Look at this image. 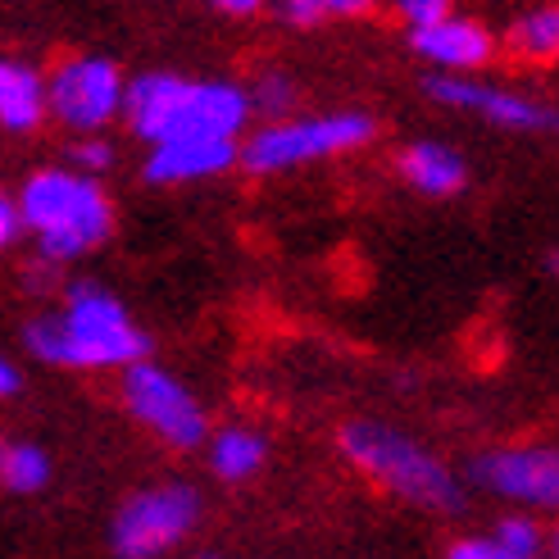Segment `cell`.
<instances>
[{
    "mask_svg": "<svg viewBox=\"0 0 559 559\" xmlns=\"http://www.w3.org/2000/svg\"><path fill=\"white\" fill-rule=\"evenodd\" d=\"M255 115L250 87L228 78H182L169 69H151L128 78L123 123L146 146L187 142V136H218L241 142V132Z\"/></svg>",
    "mask_w": 559,
    "mask_h": 559,
    "instance_id": "7a4b0ae2",
    "label": "cell"
},
{
    "mask_svg": "<svg viewBox=\"0 0 559 559\" xmlns=\"http://www.w3.org/2000/svg\"><path fill=\"white\" fill-rule=\"evenodd\" d=\"M337 441L359 478H369L386 496L405 500V506L432 510V514H455L464 506L460 478L409 432L378 424V418H350Z\"/></svg>",
    "mask_w": 559,
    "mask_h": 559,
    "instance_id": "277c9868",
    "label": "cell"
},
{
    "mask_svg": "<svg viewBox=\"0 0 559 559\" xmlns=\"http://www.w3.org/2000/svg\"><path fill=\"white\" fill-rule=\"evenodd\" d=\"M396 14L405 23V33H418V27H432V23H441L445 14H455V10L445 5V0H401Z\"/></svg>",
    "mask_w": 559,
    "mask_h": 559,
    "instance_id": "7402d4cb",
    "label": "cell"
},
{
    "mask_svg": "<svg viewBox=\"0 0 559 559\" xmlns=\"http://www.w3.org/2000/svg\"><path fill=\"white\" fill-rule=\"evenodd\" d=\"M250 105H255V115H264L269 123H287L292 105H296L292 78L287 73H260L255 87H250Z\"/></svg>",
    "mask_w": 559,
    "mask_h": 559,
    "instance_id": "ffe728a7",
    "label": "cell"
},
{
    "mask_svg": "<svg viewBox=\"0 0 559 559\" xmlns=\"http://www.w3.org/2000/svg\"><path fill=\"white\" fill-rule=\"evenodd\" d=\"M50 455L37 441H5L0 445V483H5L10 496H37L50 483Z\"/></svg>",
    "mask_w": 559,
    "mask_h": 559,
    "instance_id": "e0dca14e",
    "label": "cell"
},
{
    "mask_svg": "<svg viewBox=\"0 0 559 559\" xmlns=\"http://www.w3.org/2000/svg\"><path fill=\"white\" fill-rule=\"evenodd\" d=\"M491 542L510 559H542V550H550V537L542 533V523L533 514H506L496 523Z\"/></svg>",
    "mask_w": 559,
    "mask_h": 559,
    "instance_id": "ac0fdd59",
    "label": "cell"
},
{
    "mask_svg": "<svg viewBox=\"0 0 559 559\" xmlns=\"http://www.w3.org/2000/svg\"><path fill=\"white\" fill-rule=\"evenodd\" d=\"M19 386H23V373L14 359H0V396H19Z\"/></svg>",
    "mask_w": 559,
    "mask_h": 559,
    "instance_id": "484cf974",
    "label": "cell"
},
{
    "mask_svg": "<svg viewBox=\"0 0 559 559\" xmlns=\"http://www.w3.org/2000/svg\"><path fill=\"white\" fill-rule=\"evenodd\" d=\"M69 164H73L78 174L96 178V174H105L109 164H115V146H109L105 132H100V136H78V142L69 146Z\"/></svg>",
    "mask_w": 559,
    "mask_h": 559,
    "instance_id": "44dd1931",
    "label": "cell"
},
{
    "mask_svg": "<svg viewBox=\"0 0 559 559\" xmlns=\"http://www.w3.org/2000/svg\"><path fill=\"white\" fill-rule=\"evenodd\" d=\"M23 237H27V223H23L19 201H14V195H0V241L14 246V241H23Z\"/></svg>",
    "mask_w": 559,
    "mask_h": 559,
    "instance_id": "cb8c5ba5",
    "label": "cell"
},
{
    "mask_svg": "<svg viewBox=\"0 0 559 559\" xmlns=\"http://www.w3.org/2000/svg\"><path fill=\"white\" fill-rule=\"evenodd\" d=\"M55 283H60V273H55V264H46V260H37L33 269L23 273V287L33 292V296H50Z\"/></svg>",
    "mask_w": 559,
    "mask_h": 559,
    "instance_id": "d4e9b609",
    "label": "cell"
},
{
    "mask_svg": "<svg viewBox=\"0 0 559 559\" xmlns=\"http://www.w3.org/2000/svg\"><path fill=\"white\" fill-rule=\"evenodd\" d=\"M396 169H401V178L414 191L432 195V201H441V195H455L468 182L464 155L455 146H445V142H414V146H405L401 159H396Z\"/></svg>",
    "mask_w": 559,
    "mask_h": 559,
    "instance_id": "5bb4252c",
    "label": "cell"
},
{
    "mask_svg": "<svg viewBox=\"0 0 559 559\" xmlns=\"http://www.w3.org/2000/svg\"><path fill=\"white\" fill-rule=\"evenodd\" d=\"M233 164H241V142H218V136H187V142H164L151 146L142 178L155 187H187L228 174Z\"/></svg>",
    "mask_w": 559,
    "mask_h": 559,
    "instance_id": "7c38bea8",
    "label": "cell"
},
{
    "mask_svg": "<svg viewBox=\"0 0 559 559\" xmlns=\"http://www.w3.org/2000/svg\"><path fill=\"white\" fill-rule=\"evenodd\" d=\"M473 483L519 510L559 514V445H496L473 460Z\"/></svg>",
    "mask_w": 559,
    "mask_h": 559,
    "instance_id": "9c48e42d",
    "label": "cell"
},
{
    "mask_svg": "<svg viewBox=\"0 0 559 559\" xmlns=\"http://www.w3.org/2000/svg\"><path fill=\"white\" fill-rule=\"evenodd\" d=\"M365 10H369V0H287V5H277V19L292 27H314L328 19H355Z\"/></svg>",
    "mask_w": 559,
    "mask_h": 559,
    "instance_id": "d6986e66",
    "label": "cell"
},
{
    "mask_svg": "<svg viewBox=\"0 0 559 559\" xmlns=\"http://www.w3.org/2000/svg\"><path fill=\"white\" fill-rule=\"evenodd\" d=\"M201 519V491L191 483H151L132 491L109 519V550L115 559H159L169 555Z\"/></svg>",
    "mask_w": 559,
    "mask_h": 559,
    "instance_id": "8992f818",
    "label": "cell"
},
{
    "mask_svg": "<svg viewBox=\"0 0 559 559\" xmlns=\"http://www.w3.org/2000/svg\"><path fill=\"white\" fill-rule=\"evenodd\" d=\"M500 46L519 64H559V5H533L514 14Z\"/></svg>",
    "mask_w": 559,
    "mask_h": 559,
    "instance_id": "2e32d148",
    "label": "cell"
},
{
    "mask_svg": "<svg viewBox=\"0 0 559 559\" xmlns=\"http://www.w3.org/2000/svg\"><path fill=\"white\" fill-rule=\"evenodd\" d=\"M14 201L23 210L27 237L37 241V255L46 264H73L82 255H92L96 246L109 241L115 233V201L109 191L78 174L73 164H46V169H33Z\"/></svg>",
    "mask_w": 559,
    "mask_h": 559,
    "instance_id": "3957f363",
    "label": "cell"
},
{
    "mask_svg": "<svg viewBox=\"0 0 559 559\" xmlns=\"http://www.w3.org/2000/svg\"><path fill=\"white\" fill-rule=\"evenodd\" d=\"M214 10H218V14H237V19H246V14H255V10H260V0H218Z\"/></svg>",
    "mask_w": 559,
    "mask_h": 559,
    "instance_id": "4316f807",
    "label": "cell"
},
{
    "mask_svg": "<svg viewBox=\"0 0 559 559\" xmlns=\"http://www.w3.org/2000/svg\"><path fill=\"white\" fill-rule=\"evenodd\" d=\"M50 119L78 136H100L128 105V78L109 55L78 50L50 73Z\"/></svg>",
    "mask_w": 559,
    "mask_h": 559,
    "instance_id": "52a82bcc",
    "label": "cell"
},
{
    "mask_svg": "<svg viewBox=\"0 0 559 559\" xmlns=\"http://www.w3.org/2000/svg\"><path fill=\"white\" fill-rule=\"evenodd\" d=\"M205 460H210V473L218 483H250L264 468V460H269V441L255 428L228 424V428H218L210 437Z\"/></svg>",
    "mask_w": 559,
    "mask_h": 559,
    "instance_id": "9a60e30c",
    "label": "cell"
},
{
    "mask_svg": "<svg viewBox=\"0 0 559 559\" xmlns=\"http://www.w3.org/2000/svg\"><path fill=\"white\" fill-rule=\"evenodd\" d=\"M405 41H409V50L418 55V60L432 64V73H445V78L478 73L496 60V50H506L483 19H468V14H445L432 27L405 33Z\"/></svg>",
    "mask_w": 559,
    "mask_h": 559,
    "instance_id": "8fae6325",
    "label": "cell"
},
{
    "mask_svg": "<svg viewBox=\"0 0 559 559\" xmlns=\"http://www.w3.org/2000/svg\"><path fill=\"white\" fill-rule=\"evenodd\" d=\"M445 559H510V555L500 550L491 537H460L451 550H445Z\"/></svg>",
    "mask_w": 559,
    "mask_h": 559,
    "instance_id": "603a6c76",
    "label": "cell"
},
{
    "mask_svg": "<svg viewBox=\"0 0 559 559\" xmlns=\"http://www.w3.org/2000/svg\"><path fill=\"white\" fill-rule=\"evenodd\" d=\"M550 559H559V527L550 533Z\"/></svg>",
    "mask_w": 559,
    "mask_h": 559,
    "instance_id": "83f0119b",
    "label": "cell"
},
{
    "mask_svg": "<svg viewBox=\"0 0 559 559\" xmlns=\"http://www.w3.org/2000/svg\"><path fill=\"white\" fill-rule=\"evenodd\" d=\"M424 92L445 105V109H464V115H483L496 128L510 132H550L559 128V109H550L546 100H533L523 92L496 87V82H478V78H445V73H428Z\"/></svg>",
    "mask_w": 559,
    "mask_h": 559,
    "instance_id": "30bf717a",
    "label": "cell"
},
{
    "mask_svg": "<svg viewBox=\"0 0 559 559\" xmlns=\"http://www.w3.org/2000/svg\"><path fill=\"white\" fill-rule=\"evenodd\" d=\"M23 350L50 369H119L142 365L151 342L132 323L128 305L92 277L64 287L60 310H41L23 323Z\"/></svg>",
    "mask_w": 559,
    "mask_h": 559,
    "instance_id": "6da1fadb",
    "label": "cell"
},
{
    "mask_svg": "<svg viewBox=\"0 0 559 559\" xmlns=\"http://www.w3.org/2000/svg\"><path fill=\"white\" fill-rule=\"evenodd\" d=\"M373 142V119L365 109H332V115H305L287 123H264L241 142L246 174H292L305 164H319L332 155H346Z\"/></svg>",
    "mask_w": 559,
    "mask_h": 559,
    "instance_id": "5b68a950",
    "label": "cell"
},
{
    "mask_svg": "<svg viewBox=\"0 0 559 559\" xmlns=\"http://www.w3.org/2000/svg\"><path fill=\"white\" fill-rule=\"evenodd\" d=\"M50 119V78L27 60H0V128L37 132Z\"/></svg>",
    "mask_w": 559,
    "mask_h": 559,
    "instance_id": "4fadbf2b",
    "label": "cell"
},
{
    "mask_svg": "<svg viewBox=\"0 0 559 559\" xmlns=\"http://www.w3.org/2000/svg\"><path fill=\"white\" fill-rule=\"evenodd\" d=\"M550 273L559 277V250H550Z\"/></svg>",
    "mask_w": 559,
    "mask_h": 559,
    "instance_id": "f1b7e54d",
    "label": "cell"
},
{
    "mask_svg": "<svg viewBox=\"0 0 559 559\" xmlns=\"http://www.w3.org/2000/svg\"><path fill=\"white\" fill-rule=\"evenodd\" d=\"M119 401L132 414V424H142L155 441L174 445V451H201V445H210V437H214L205 424L201 401L182 386V378L151 365V359L132 365L119 378Z\"/></svg>",
    "mask_w": 559,
    "mask_h": 559,
    "instance_id": "ba28073f",
    "label": "cell"
}]
</instances>
